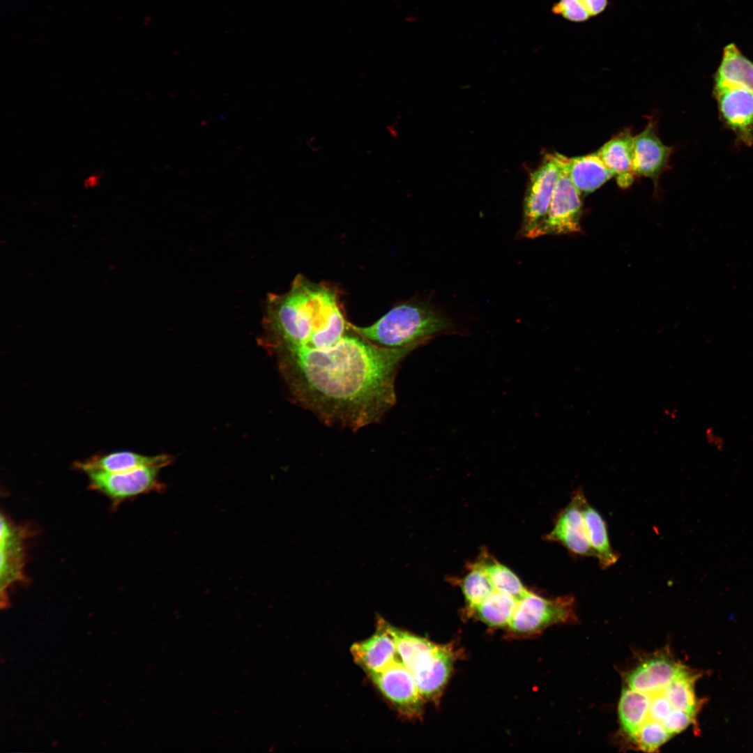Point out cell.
<instances>
[{
    "label": "cell",
    "instance_id": "6da1fadb",
    "mask_svg": "<svg viewBox=\"0 0 753 753\" xmlns=\"http://www.w3.org/2000/svg\"><path fill=\"white\" fill-rule=\"evenodd\" d=\"M347 324L335 287L298 275L287 292L267 296L260 341L272 354Z\"/></svg>",
    "mask_w": 753,
    "mask_h": 753
},
{
    "label": "cell",
    "instance_id": "7a4b0ae2",
    "mask_svg": "<svg viewBox=\"0 0 753 753\" xmlns=\"http://www.w3.org/2000/svg\"><path fill=\"white\" fill-rule=\"evenodd\" d=\"M353 330L372 343L384 348L414 349L436 335L452 328L451 323L425 304L401 303L368 326L352 324Z\"/></svg>",
    "mask_w": 753,
    "mask_h": 753
},
{
    "label": "cell",
    "instance_id": "3957f363",
    "mask_svg": "<svg viewBox=\"0 0 753 753\" xmlns=\"http://www.w3.org/2000/svg\"><path fill=\"white\" fill-rule=\"evenodd\" d=\"M575 619L573 597L547 598L528 590L519 600L508 627L514 632L529 634Z\"/></svg>",
    "mask_w": 753,
    "mask_h": 753
},
{
    "label": "cell",
    "instance_id": "277c9868",
    "mask_svg": "<svg viewBox=\"0 0 753 753\" xmlns=\"http://www.w3.org/2000/svg\"><path fill=\"white\" fill-rule=\"evenodd\" d=\"M560 154H547L531 175L524 204L521 234L536 238L542 225L560 172Z\"/></svg>",
    "mask_w": 753,
    "mask_h": 753
},
{
    "label": "cell",
    "instance_id": "5b68a950",
    "mask_svg": "<svg viewBox=\"0 0 753 753\" xmlns=\"http://www.w3.org/2000/svg\"><path fill=\"white\" fill-rule=\"evenodd\" d=\"M161 469L158 466H146L121 472L89 470L84 473L88 476L90 489L99 492L117 505L140 494L163 490L165 485L158 479Z\"/></svg>",
    "mask_w": 753,
    "mask_h": 753
},
{
    "label": "cell",
    "instance_id": "8992f818",
    "mask_svg": "<svg viewBox=\"0 0 753 753\" xmlns=\"http://www.w3.org/2000/svg\"><path fill=\"white\" fill-rule=\"evenodd\" d=\"M568 158L560 154L559 176L547 214L538 231V237L547 234H568L581 230V194L568 174Z\"/></svg>",
    "mask_w": 753,
    "mask_h": 753
},
{
    "label": "cell",
    "instance_id": "52a82bcc",
    "mask_svg": "<svg viewBox=\"0 0 753 753\" xmlns=\"http://www.w3.org/2000/svg\"><path fill=\"white\" fill-rule=\"evenodd\" d=\"M368 676L402 715L413 718L420 715L423 699L412 673L400 659Z\"/></svg>",
    "mask_w": 753,
    "mask_h": 753
},
{
    "label": "cell",
    "instance_id": "ba28073f",
    "mask_svg": "<svg viewBox=\"0 0 753 753\" xmlns=\"http://www.w3.org/2000/svg\"><path fill=\"white\" fill-rule=\"evenodd\" d=\"M29 529L17 525L3 513L1 514L0 533V586L1 607L9 603L8 590L13 584L26 581L24 573L25 563V540Z\"/></svg>",
    "mask_w": 753,
    "mask_h": 753
},
{
    "label": "cell",
    "instance_id": "9c48e42d",
    "mask_svg": "<svg viewBox=\"0 0 753 753\" xmlns=\"http://www.w3.org/2000/svg\"><path fill=\"white\" fill-rule=\"evenodd\" d=\"M586 502L583 491L580 489L576 490L570 502L558 514L546 539L561 544L575 556L595 557L587 536L583 515Z\"/></svg>",
    "mask_w": 753,
    "mask_h": 753
},
{
    "label": "cell",
    "instance_id": "30bf717a",
    "mask_svg": "<svg viewBox=\"0 0 753 753\" xmlns=\"http://www.w3.org/2000/svg\"><path fill=\"white\" fill-rule=\"evenodd\" d=\"M720 116L738 139L753 145V93L740 89H714Z\"/></svg>",
    "mask_w": 753,
    "mask_h": 753
},
{
    "label": "cell",
    "instance_id": "8fae6325",
    "mask_svg": "<svg viewBox=\"0 0 753 753\" xmlns=\"http://www.w3.org/2000/svg\"><path fill=\"white\" fill-rule=\"evenodd\" d=\"M671 148L666 146L656 134L653 121L634 137V170L635 175L651 178L654 185L669 166Z\"/></svg>",
    "mask_w": 753,
    "mask_h": 753
},
{
    "label": "cell",
    "instance_id": "7c38bea8",
    "mask_svg": "<svg viewBox=\"0 0 753 753\" xmlns=\"http://www.w3.org/2000/svg\"><path fill=\"white\" fill-rule=\"evenodd\" d=\"M378 629L370 638L354 644L351 648L356 662L367 675L379 672L400 659L394 640L377 620Z\"/></svg>",
    "mask_w": 753,
    "mask_h": 753
},
{
    "label": "cell",
    "instance_id": "4fadbf2b",
    "mask_svg": "<svg viewBox=\"0 0 753 753\" xmlns=\"http://www.w3.org/2000/svg\"><path fill=\"white\" fill-rule=\"evenodd\" d=\"M683 668L669 658L652 657L630 671L627 676V684L629 688L640 692L649 694L660 692Z\"/></svg>",
    "mask_w": 753,
    "mask_h": 753
},
{
    "label": "cell",
    "instance_id": "5bb4252c",
    "mask_svg": "<svg viewBox=\"0 0 753 753\" xmlns=\"http://www.w3.org/2000/svg\"><path fill=\"white\" fill-rule=\"evenodd\" d=\"M173 456L160 454L146 456L131 451H116L105 455L91 457L74 464L75 469L85 472L96 470L105 472H121L146 466H158L164 468L172 463Z\"/></svg>",
    "mask_w": 753,
    "mask_h": 753
},
{
    "label": "cell",
    "instance_id": "9a60e30c",
    "mask_svg": "<svg viewBox=\"0 0 753 753\" xmlns=\"http://www.w3.org/2000/svg\"><path fill=\"white\" fill-rule=\"evenodd\" d=\"M379 618L392 636L400 660L412 674L424 669L431 664L441 646L401 630L383 618Z\"/></svg>",
    "mask_w": 753,
    "mask_h": 753
},
{
    "label": "cell",
    "instance_id": "2e32d148",
    "mask_svg": "<svg viewBox=\"0 0 753 753\" xmlns=\"http://www.w3.org/2000/svg\"><path fill=\"white\" fill-rule=\"evenodd\" d=\"M613 173L618 185L627 188L632 183L634 170V137L623 131L613 137L596 152Z\"/></svg>",
    "mask_w": 753,
    "mask_h": 753
},
{
    "label": "cell",
    "instance_id": "e0dca14e",
    "mask_svg": "<svg viewBox=\"0 0 753 753\" xmlns=\"http://www.w3.org/2000/svg\"><path fill=\"white\" fill-rule=\"evenodd\" d=\"M714 89H740L753 93V62L733 43L727 45L724 49L721 63L715 75Z\"/></svg>",
    "mask_w": 753,
    "mask_h": 753
},
{
    "label": "cell",
    "instance_id": "ac0fdd59",
    "mask_svg": "<svg viewBox=\"0 0 753 753\" xmlns=\"http://www.w3.org/2000/svg\"><path fill=\"white\" fill-rule=\"evenodd\" d=\"M570 178L580 194L596 190L614 176L597 153L568 158Z\"/></svg>",
    "mask_w": 753,
    "mask_h": 753
},
{
    "label": "cell",
    "instance_id": "d6986e66",
    "mask_svg": "<svg viewBox=\"0 0 753 753\" xmlns=\"http://www.w3.org/2000/svg\"><path fill=\"white\" fill-rule=\"evenodd\" d=\"M452 662V652L441 646L432 663L413 674L423 699H433L440 694L450 676Z\"/></svg>",
    "mask_w": 753,
    "mask_h": 753
},
{
    "label": "cell",
    "instance_id": "ffe728a7",
    "mask_svg": "<svg viewBox=\"0 0 753 753\" xmlns=\"http://www.w3.org/2000/svg\"><path fill=\"white\" fill-rule=\"evenodd\" d=\"M491 586L489 594L472 612L483 623L492 627L508 626L522 597L518 598L509 592L499 590L492 583Z\"/></svg>",
    "mask_w": 753,
    "mask_h": 753
},
{
    "label": "cell",
    "instance_id": "44dd1931",
    "mask_svg": "<svg viewBox=\"0 0 753 753\" xmlns=\"http://www.w3.org/2000/svg\"><path fill=\"white\" fill-rule=\"evenodd\" d=\"M583 515L588 541L602 569L613 565L618 555L611 547L604 519L588 502L584 505Z\"/></svg>",
    "mask_w": 753,
    "mask_h": 753
},
{
    "label": "cell",
    "instance_id": "7402d4cb",
    "mask_svg": "<svg viewBox=\"0 0 753 753\" xmlns=\"http://www.w3.org/2000/svg\"><path fill=\"white\" fill-rule=\"evenodd\" d=\"M651 703L650 694L629 687L623 690L618 714L623 731L632 738L648 720Z\"/></svg>",
    "mask_w": 753,
    "mask_h": 753
},
{
    "label": "cell",
    "instance_id": "603a6c76",
    "mask_svg": "<svg viewBox=\"0 0 753 753\" xmlns=\"http://www.w3.org/2000/svg\"><path fill=\"white\" fill-rule=\"evenodd\" d=\"M694 677L684 667L662 691L673 708L695 715L697 701L694 690Z\"/></svg>",
    "mask_w": 753,
    "mask_h": 753
},
{
    "label": "cell",
    "instance_id": "cb8c5ba5",
    "mask_svg": "<svg viewBox=\"0 0 753 753\" xmlns=\"http://www.w3.org/2000/svg\"><path fill=\"white\" fill-rule=\"evenodd\" d=\"M671 736L660 722L647 720L631 738L641 750L651 752L657 750Z\"/></svg>",
    "mask_w": 753,
    "mask_h": 753
},
{
    "label": "cell",
    "instance_id": "d4e9b609",
    "mask_svg": "<svg viewBox=\"0 0 753 753\" xmlns=\"http://www.w3.org/2000/svg\"><path fill=\"white\" fill-rule=\"evenodd\" d=\"M552 11L572 22H584L591 17L582 0H559Z\"/></svg>",
    "mask_w": 753,
    "mask_h": 753
},
{
    "label": "cell",
    "instance_id": "484cf974",
    "mask_svg": "<svg viewBox=\"0 0 753 753\" xmlns=\"http://www.w3.org/2000/svg\"><path fill=\"white\" fill-rule=\"evenodd\" d=\"M694 716L687 711L673 708L662 724L673 736L685 729L692 722Z\"/></svg>",
    "mask_w": 753,
    "mask_h": 753
},
{
    "label": "cell",
    "instance_id": "4316f807",
    "mask_svg": "<svg viewBox=\"0 0 753 753\" xmlns=\"http://www.w3.org/2000/svg\"><path fill=\"white\" fill-rule=\"evenodd\" d=\"M650 697L651 703L647 720L655 721L662 724V722L673 708L662 691L650 694Z\"/></svg>",
    "mask_w": 753,
    "mask_h": 753
},
{
    "label": "cell",
    "instance_id": "83f0119b",
    "mask_svg": "<svg viewBox=\"0 0 753 753\" xmlns=\"http://www.w3.org/2000/svg\"><path fill=\"white\" fill-rule=\"evenodd\" d=\"M591 17L603 13L608 6V0H582Z\"/></svg>",
    "mask_w": 753,
    "mask_h": 753
},
{
    "label": "cell",
    "instance_id": "f1b7e54d",
    "mask_svg": "<svg viewBox=\"0 0 753 753\" xmlns=\"http://www.w3.org/2000/svg\"><path fill=\"white\" fill-rule=\"evenodd\" d=\"M100 178V175L98 174H91L85 179L84 184L86 188L95 187L98 184Z\"/></svg>",
    "mask_w": 753,
    "mask_h": 753
}]
</instances>
